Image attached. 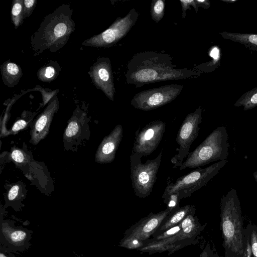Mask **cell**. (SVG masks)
<instances>
[{
  "instance_id": "cell-6",
  "label": "cell",
  "mask_w": 257,
  "mask_h": 257,
  "mask_svg": "<svg viewBox=\"0 0 257 257\" xmlns=\"http://www.w3.org/2000/svg\"><path fill=\"white\" fill-rule=\"evenodd\" d=\"M194 214L193 212L189 214L180 222L181 230L174 236L164 240L148 243L137 250L149 254L167 250L170 254L185 246L195 243L196 238L206 225H201Z\"/></svg>"
},
{
  "instance_id": "cell-32",
  "label": "cell",
  "mask_w": 257,
  "mask_h": 257,
  "mask_svg": "<svg viewBox=\"0 0 257 257\" xmlns=\"http://www.w3.org/2000/svg\"><path fill=\"white\" fill-rule=\"evenodd\" d=\"M27 124V122L24 119H19L14 124L12 129V132L13 133H16L25 128Z\"/></svg>"
},
{
  "instance_id": "cell-29",
  "label": "cell",
  "mask_w": 257,
  "mask_h": 257,
  "mask_svg": "<svg viewBox=\"0 0 257 257\" xmlns=\"http://www.w3.org/2000/svg\"><path fill=\"white\" fill-rule=\"evenodd\" d=\"M36 0H24L23 9L25 19L31 15L36 6Z\"/></svg>"
},
{
  "instance_id": "cell-14",
  "label": "cell",
  "mask_w": 257,
  "mask_h": 257,
  "mask_svg": "<svg viewBox=\"0 0 257 257\" xmlns=\"http://www.w3.org/2000/svg\"><path fill=\"white\" fill-rule=\"evenodd\" d=\"M96 87L100 89L111 100H114L115 88L110 61L99 57L88 72Z\"/></svg>"
},
{
  "instance_id": "cell-12",
  "label": "cell",
  "mask_w": 257,
  "mask_h": 257,
  "mask_svg": "<svg viewBox=\"0 0 257 257\" xmlns=\"http://www.w3.org/2000/svg\"><path fill=\"white\" fill-rule=\"evenodd\" d=\"M135 133L133 152L143 156L151 155L158 147L166 129V123L160 120H154L146 124L142 130Z\"/></svg>"
},
{
  "instance_id": "cell-31",
  "label": "cell",
  "mask_w": 257,
  "mask_h": 257,
  "mask_svg": "<svg viewBox=\"0 0 257 257\" xmlns=\"http://www.w3.org/2000/svg\"><path fill=\"white\" fill-rule=\"evenodd\" d=\"M12 159L16 162L23 163L26 161V157L24 152L18 149L13 150L11 153Z\"/></svg>"
},
{
  "instance_id": "cell-20",
  "label": "cell",
  "mask_w": 257,
  "mask_h": 257,
  "mask_svg": "<svg viewBox=\"0 0 257 257\" xmlns=\"http://www.w3.org/2000/svg\"><path fill=\"white\" fill-rule=\"evenodd\" d=\"M60 70L59 65L52 61L41 67L38 71L37 76L43 82H50L56 78Z\"/></svg>"
},
{
  "instance_id": "cell-34",
  "label": "cell",
  "mask_w": 257,
  "mask_h": 257,
  "mask_svg": "<svg viewBox=\"0 0 257 257\" xmlns=\"http://www.w3.org/2000/svg\"><path fill=\"white\" fill-rule=\"evenodd\" d=\"M253 176L255 180V181L257 183V170H256L255 171H254L253 173Z\"/></svg>"
},
{
  "instance_id": "cell-8",
  "label": "cell",
  "mask_w": 257,
  "mask_h": 257,
  "mask_svg": "<svg viewBox=\"0 0 257 257\" xmlns=\"http://www.w3.org/2000/svg\"><path fill=\"white\" fill-rule=\"evenodd\" d=\"M175 211L167 207L157 213L151 212L125 230L118 246L127 249H138L141 247L143 243L155 232L163 221Z\"/></svg>"
},
{
  "instance_id": "cell-11",
  "label": "cell",
  "mask_w": 257,
  "mask_h": 257,
  "mask_svg": "<svg viewBox=\"0 0 257 257\" xmlns=\"http://www.w3.org/2000/svg\"><path fill=\"white\" fill-rule=\"evenodd\" d=\"M183 87L182 85L173 84L142 91L134 95L131 104L144 111L156 109L176 99Z\"/></svg>"
},
{
  "instance_id": "cell-23",
  "label": "cell",
  "mask_w": 257,
  "mask_h": 257,
  "mask_svg": "<svg viewBox=\"0 0 257 257\" xmlns=\"http://www.w3.org/2000/svg\"><path fill=\"white\" fill-rule=\"evenodd\" d=\"M24 0H14L11 10L12 22L15 28L17 29L21 26L25 19L24 9Z\"/></svg>"
},
{
  "instance_id": "cell-33",
  "label": "cell",
  "mask_w": 257,
  "mask_h": 257,
  "mask_svg": "<svg viewBox=\"0 0 257 257\" xmlns=\"http://www.w3.org/2000/svg\"><path fill=\"white\" fill-rule=\"evenodd\" d=\"M0 257H16L11 251L8 250L5 247L1 245Z\"/></svg>"
},
{
  "instance_id": "cell-5",
  "label": "cell",
  "mask_w": 257,
  "mask_h": 257,
  "mask_svg": "<svg viewBox=\"0 0 257 257\" xmlns=\"http://www.w3.org/2000/svg\"><path fill=\"white\" fill-rule=\"evenodd\" d=\"M227 162L226 160L218 161L204 168L198 167L178 178L174 182L170 177H168L166 187L162 194L164 203L173 193L178 194L180 200L190 197L216 175Z\"/></svg>"
},
{
  "instance_id": "cell-18",
  "label": "cell",
  "mask_w": 257,
  "mask_h": 257,
  "mask_svg": "<svg viewBox=\"0 0 257 257\" xmlns=\"http://www.w3.org/2000/svg\"><path fill=\"white\" fill-rule=\"evenodd\" d=\"M1 72L3 82L10 87L17 85L23 75L21 67L10 60L1 66Z\"/></svg>"
},
{
  "instance_id": "cell-13",
  "label": "cell",
  "mask_w": 257,
  "mask_h": 257,
  "mask_svg": "<svg viewBox=\"0 0 257 257\" xmlns=\"http://www.w3.org/2000/svg\"><path fill=\"white\" fill-rule=\"evenodd\" d=\"M1 244L11 252L23 251L30 246L33 231L15 225L13 221L2 220Z\"/></svg>"
},
{
  "instance_id": "cell-3",
  "label": "cell",
  "mask_w": 257,
  "mask_h": 257,
  "mask_svg": "<svg viewBox=\"0 0 257 257\" xmlns=\"http://www.w3.org/2000/svg\"><path fill=\"white\" fill-rule=\"evenodd\" d=\"M220 207V226L225 256L245 257L244 228L240 202L235 189L222 196Z\"/></svg>"
},
{
  "instance_id": "cell-21",
  "label": "cell",
  "mask_w": 257,
  "mask_h": 257,
  "mask_svg": "<svg viewBox=\"0 0 257 257\" xmlns=\"http://www.w3.org/2000/svg\"><path fill=\"white\" fill-rule=\"evenodd\" d=\"M234 106H242L244 110L251 109L257 106V87L245 92L235 102Z\"/></svg>"
},
{
  "instance_id": "cell-16",
  "label": "cell",
  "mask_w": 257,
  "mask_h": 257,
  "mask_svg": "<svg viewBox=\"0 0 257 257\" xmlns=\"http://www.w3.org/2000/svg\"><path fill=\"white\" fill-rule=\"evenodd\" d=\"M58 97L55 95L36 121L31 131V142L37 145L47 135L54 114L59 108Z\"/></svg>"
},
{
  "instance_id": "cell-30",
  "label": "cell",
  "mask_w": 257,
  "mask_h": 257,
  "mask_svg": "<svg viewBox=\"0 0 257 257\" xmlns=\"http://www.w3.org/2000/svg\"><path fill=\"white\" fill-rule=\"evenodd\" d=\"M20 196V186L19 185H14L10 190L8 199L9 201H16L18 199Z\"/></svg>"
},
{
  "instance_id": "cell-22",
  "label": "cell",
  "mask_w": 257,
  "mask_h": 257,
  "mask_svg": "<svg viewBox=\"0 0 257 257\" xmlns=\"http://www.w3.org/2000/svg\"><path fill=\"white\" fill-rule=\"evenodd\" d=\"M209 55L212 58L211 61L205 63L195 65L194 69L203 72H210L216 68L219 65L220 53V50L216 46H214L210 49Z\"/></svg>"
},
{
  "instance_id": "cell-35",
  "label": "cell",
  "mask_w": 257,
  "mask_h": 257,
  "mask_svg": "<svg viewBox=\"0 0 257 257\" xmlns=\"http://www.w3.org/2000/svg\"><path fill=\"white\" fill-rule=\"evenodd\" d=\"M223 2H227V3H233L234 2H236V1H226V0H224V1H222Z\"/></svg>"
},
{
  "instance_id": "cell-26",
  "label": "cell",
  "mask_w": 257,
  "mask_h": 257,
  "mask_svg": "<svg viewBox=\"0 0 257 257\" xmlns=\"http://www.w3.org/2000/svg\"><path fill=\"white\" fill-rule=\"evenodd\" d=\"M181 230V227L180 223L179 224L173 227H171L167 230L161 232L160 233L156 235L152 236V238H150V239L145 241L143 243L142 246L145 244L151 242H158L167 239L170 237L174 236L175 234L178 233Z\"/></svg>"
},
{
  "instance_id": "cell-27",
  "label": "cell",
  "mask_w": 257,
  "mask_h": 257,
  "mask_svg": "<svg viewBox=\"0 0 257 257\" xmlns=\"http://www.w3.org/2000/svg\"><path fill=\"white\" fill-rule=\"evenodd\" d=\"M165 5V0H153L152 1L151 16L152 19L155 22H159L164 17Z\"/></svg>"
},
{
  "instance_id": "cell-2",
  "label": "cell",
  "mask_w": 257,
  "mask_h": 257,
  "mask_svg": "<svg viewBox=\"0 0 257 257\" xmlns=\"http://www.w3.org/2000/svg\"><path fill=\"white\" fill-rule=\"evenodd\" d=\"M73 12L69 5L63 4L44 18L31 37L32 49L35 55L46 50L55 52L67 44L75 30Z\"/></svg>"
},
{
  "instance_id": "cell-25",
  "label": "cell",
  "mask_w": 257,
  "mask_h": 257,
  "mask_svg": "<svg viewBox=\"0 0 257 257\" xmlns=\"http://www.w3.org/2000/svg\"><path fill=\"white\" fill-rule=\"evenodd\" d=\"M182 9V18H185L186 15V11L191 10L190 6H192L195 9L196 13L198 12L199 7L204 9H208L210 6V3L209 1L204 0H180Z\"/></svg>"
},
{
  "instance_id": "cell-24",
  "label": "cell",
  "mask_w": 257,
  "mask_h": 257,
  "mask_svg": "<svg viewBox=\"0 0 257 257\" xmlns=\"http://www.w3.org/2000/svg\"><path fill=\"white\" fill-rule=\"evenodd\" d=\"M245 237L250 245L251 257H257V226L248 224L244 228Z\"/></svg>"
},
{
  "instance_id": "cell-1",
  "label": "cell",
  "mask_w": 257,
  "mask_h": 257,
  "mask_svg": "<svg viewBox=\"0 0 257 257\" xmlns=\"http://www.w3.org/2000/svg\"><path fill=\"white\" fill-rule=\"evenodd\" d=\"M172 59L170 55L157 51L136 54L127 64L126 83L140 87L157 82L196 78L201 75L194 68H177Z\"/></svg>"
},
{
  "instance_id": "cell-10",
  "label": "cell",
  "mask_w": 257,
  "mask_h": 257,
  "mask_svg": "<svg viewBox=\"0 0 257 257\" xmlns=\"http://www.w3.org/2000/svg\"><path fill=\"white\" fill-rule=\"evenodd\" d=\"M202 109L201 106L185 118L178 132L176 142L178 153L171 159L173 168L180 167L189 153L190 148L198 136L202 121Z\"/></svg>"
},
{
  "instance_id": "cell-19",
  "label": "cell",
  "mask_w": 257,
  "mask_h": 257,
  "mask_svg": "<svg viewBox=\"0 0 257 257\" xmlns=\"http://www.w3.org/2000/svg\"><path fill=\"white\" fill-rule=\"evenodd\" d=\"M219 34L225 39L239 43L250 50L257 51V34L226 31L220 32Z\"/></svg>"
},
{
  "instance_id": "cell-9",
  "label": "cell",
  "mask_w": 257,
  "mask_h": 257,
  "mask_svg": "<svg viewBox=\"0 0 257 257\" xmlns=\"http://www.w3.org/2000/svg\"><path fill=\"white\" fill-rule=\"evenodd\" d=\"M139 16V13L132 9L124 17H118L104 31L85 40L82 44L96 48L112 46L127 35L135 25Z\"/></svg>"
},
{
  "instance_id": "cell-15",
  "label": "cell",
  "mask_w": 257,
  "mask_h": 257,
  "mask_svg": "<svg viewBox=\"0 0 257 257\" xmlns=\"http://www.w3.org/2000/svg\"><path fill=\"white\" fill-rule=\"evenodd\" d=\"M122 137V126L117 124L101 142L96 153L95 161L101 164L112 162Z\"/></svg>"
},
{
  "instance_id": "cell-7",
  "label": "cell",
  "mask_w": 257,
  "mask_h": 257,
  "mask_svg": "<svg viewBox=\"0 0 257 257\" xmlns=\"http://www.w3.org/2000/svg\"><path fill=\"white\" fill-rule=\"evenodd\" d=\"M162 149L156 158L141 161L143 156L132 152L130 156L131 179L135 195L145 198L150 195L157 180L162 157Z\"/></svg>"
},
{
  "instance_id": "cell-28",
  "label": "cell",
  "mask_w": 257,
  "mask_h": 257,
  "mask_svg": "<svg viewBox=\"0 0 257 257\" xmlns=\"http://www.w3.org/2000/svg\"><path fill=\"white\" fill-rule=\"evenodd\" d=\"M80 130V124L77 117H72L65 130L64 136L65 139H72L76 136Z\"/></svg>"
},
{
  "instance_id": "cell-4",
  "label": "cell",
  "mask_w": 257,
  "mask_h": 257,
  "mask_svg": "<svg viewBox=\"0 0 257 257\" xmlns=\"http://www.w3.org/2000/svg\"><path fill=\"white\" fill-rule=\"evenodd\" d=\"M229 147L225 126H218L195 150L189 152L179 170L201 167L211 162L226 160L229 155Z\"/></svg>"
},
{
  "instance_id": "cell-17",
  "label": "cell",
  "mask_w": 257,
  "mask_h": 257,
  "mask_svg": "<svg viewBox=\"0 0 257 257\" xmlns=\"http://www.w3.org/2000/svg\"><path fill=\"white\" fill-rule=\"evenodd\" d=\"M195 211L194 205L187 204L180 207L175 211L171 212L163 221L152 236L179 224L186 216L191 213L195 212Z\"/></svg>"
}]
</instances>
